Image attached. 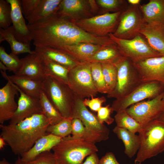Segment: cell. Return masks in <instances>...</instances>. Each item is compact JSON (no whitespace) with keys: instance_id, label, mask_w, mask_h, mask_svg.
Here are the masks:
<instances>
[{"instance_id":"obj_24","label":"cell","mask_w":164,"mask_h":164,"mask_svg":"<svg viewBox=\"0 0 164 164\" xmlns=\"http://www.w3.org/2000/svg\"><path fill=\"white\" fill-rule=\"evenodd\" d=\"M164 27L145 23L139 32L145 38L150 46L163 56H164Z\"/></svg>"},{"instance_id":"obj_10","label":"cell","mask_w":164,"mask_h":164,"mask_svg":"<svg viewBox=\"0 0 164 164\" xmlns=\"http://www.w3.org/2000/svg\"><path fill=\"white\" fill-rule=\"evenodd\" d=\"M108 36L117 44L123 56L133 62L163 56L154 50L140 34L129 39L117 38L112 33L109 34Z\"/></svg>"},{"instance_id":"obj_31","label":"cell","mask_w":164,"mask_h":164,"mask_svg":"<svg viewBox=\"0 0 164 164\" xmlns=\"http://www.w3.org/2000/svg\"><path fill=\"white\" fill-rule=\"evenodd\" d=\"M114 119L116 126L126 129L135 134L137 132L139 133L143 125L131 116L126 110L116 112L114 116Z\"/></svg>"},{"instance_id":"obj_23","label":"cell","mask_w":164,"mask_h":164,"mask_svg":"<svg viewBox=\"0 0 164 164\" xmlns=\"http://www.w3.org/2000/svg\"><path fill=\"white\" fill-rule=\"evenodd\" d=\"M102 46L99 45L82 43L70 45L63 46L57 49L63 50L80 62H87Z\"/></svg>"},{"instance_id":"obj_7","label":"cell","mask_w":164,"mask_h":164,"mask_svg":"<svg viewBox=\"0 0 164 164\" xmlns=\"http://www.w3.org/2000/svg\"><path fill=\"white\" fill-rule=\"evenodd\" d=\"M68 85L77 98L94 97L98 92L92 78L91 63L81 62L69 70Z\"/></svg>"},{"instance_id":"obj_38","label":"cell","mask_w":164,"mask_h":164,"mask_svg":"<svg viewBox=\"0 0 164 164\" xmlns=\"http://www.w3.org/2000/svg\"><path fill=\"white\" fill-rule=\"evenodd\" d=\"M14 164H57L53 153L47 151L39 154L30 161L22 159L19 156Z\"/></svg>"},{"instance_id":"obj_36","label":"cell","mask_w":164,"mask_h":164,"mask_svg":"<svg viewBox=\"0 0 164 164\" xmlns=\"http://www.w3.org/2000/svg\"><path fill=\"white\" fill-rule=\"evenodd\" d=\"M90 63L92 78L98 92L107 94L108 91L102 72L101 63L94 62Z\"/></svg>"},{"instance_id":"obj_17","label":"cell","mask_w":164,"mask_h":164,"mask_svg":"<svg viewBox=\"0 0 164 164\" xmlns=\"http://www.w3.org/2000/svg\"><path fill=\"white\" fill-rule=\"evenodd\" d=\"M6 1L10 4L11 7L12 26L15 38L22 43L30 44L32 39L22 15L20 0Z\"/></svg>"},{"instance_id":"obj_35","label":"cell","mask_w":164,"mask_h":164,"mask_svg":"<svg viewBox=\"0 0 164 164\" xmlns=\"http://www.w3.org/2000/svg\"><path fill=\"white\" fill-rule=\"evenodd\" d=\"M0 59L8 70L13 71L14 74L19 70L22 64L21 59L17 55L12 53L8 54L2 46L0 47Z\"/></svg>"},{"instance_id":"obj_9","label":"cell","mask_w":164,"mask_h":164,"mask_svg":"<svg viewBox=\"0 0 164 164\" xmlns=\"http://www.w3.org/2000/svg\"><path fill=\"white\" fill-rule=\"evenodd\" d=\"M164 91V85L156 81L142 82L126 96L115 99L111 106L113 111L125 110L132 105L147 99H152Z\"/></svg>"},{"instance_id":"obj_16","label":"cell","mask_w":164,"mask_h":164,"mask_svg":"<svg viewBox=\"0 0 164 164\" xmlns=\"http://www.w3.org/2000/svg\"><path fill=\"white\" fill-rule=\"evenodd\" d=\"M19 91L15 84L10 81L0 89V123L10 120L17 109L18 105L15 100Z\"/></svg>"},{"instance_id":"obj_42","label":"cell","mask_w":164,"mask_h":164,"mask_svg":"<svg viewBox=\"0 0 164 164\" xmlns=\"http://www.w3.org/2000/svg\"><path fill=\"white\" fill-rule=\"evenodd\" d=\"M106 101L104 96L91 98V99L85 98L83 100V103L86 106L89 107L92 110L97 112L102 107V104Z\"/></svg>"},{"instance_id":"obj_34","label":"cell","mask_w":164,"mask_h":164,"mask_svg":"<svg viewBox=\"0 0 164 164\" xmlns=\"http://www.w3.org/2000/svg\"><path fill=\"white\" fill-rule=\"evenodd\" d=\"M71 118H63L59 123L49 125L47 129V134H51L62 138L66 137L71 133L72 121Z\"/></svg>"},{"instance_id":"obj_2","label":"cell","mask_w":164,"mask_h":164,"mask_svg":"<svg viewBox=\"0 0 164 164\" xmlns=\"http://www.w3.org/2000/svg\"><path fill=\"white\" fill-rule=\"evenodd\" d=\"M51 125L43 114H33L15 125L0 124V136L5 140L12 152L21 155L29 151L37 140L46 134Z\"/></svg>"},{"instance_id":"obj_27","label":"cell","mask_w":164,"mask_h":164,"mask_svg":"<svg viewBox=\"0 0 164 164\" xmlns=\"http://www.w3.org/2000/svg\"><path fill=\"white\" fill-rule=\"evenodd\" d=\"M62 0H41L32 13L26 19L29 25L45 20L56 14Z\"/></svg>"},{"instance_id":"obj_29","label":"cell","mask_w":164,"mask_h":164,"mask_svg":"<svg viewBox=\"0 0 164 164\" xmlns=\"http://www.w3.org/2000/svg\"><path fill=\"white\" fill-rule=\"evenodd\" d=\"M6 40L9 44L12 53L18 54L28 53L32 54L34 51L31 49L30 44L22 43L15 38L12 26L5 29L0 28V43Z\"/></svg>"},{"instance_id":"obj_8","label":"cell","mask_w":164,"mask_h":164,"mask_svg":"<svg viewBox=\"0 0 164 164\" xmlns=\"http://www.w3.org/2000/svg\"><path fill=\"white\" fill-rule=\"evenodd\" d=\"M115 65L117 70L116 85L107 96L117 99L128 94L142 82L134 63L129 58L125 56Z\"/></svg>"},{"instance_id":"obj_22","label":"cell","mask_w":164,"mask_h":164,"mask_svg":"<svg viewBox=\"0 0 164 164\" xmlns=\"http://www.w3.org/2000/svg\"><path fill=\"white\" fill-rule=\"evenodd\" d=\"M62 138L51 134H47L39 138L28 151L22 154L21 158L25 161L33 159L39 154L50 151Z\"/></svg>"},{"instance_id":"obj_4","label":"cell","mask_w":164,"mask_h":164,"mask_svg":"<svg viewBox=\"0 0 164 164\" xmlns=\"http://www.w3.org/2000/svg\"><path fill=\"white\" fill-rule=\"evenodd\" d=\"M138 136L140 144L135 164H141L164 151V122L156 119L143 125Z\"/></svg>"},{"instance_id":"obj_43","label":"cell","mask_w":164,"mask_h":164,"mask_svg":"<svg viewBox=\"0 0 164 164\" xmlns=\"http://www.w3.org/2000/svg\"><path fill=\"white\" fill-rule=\"evenodd\" d=\"M72 136L77 138H83L85 132L84 126L79 119L73 118L72 121Z\"/></svg>"},{"instance_id":"obj_14","label":"cell","mask_w":164,"mask_h":164,"mask_svg":"<svg viewBox=\"0 0 164 164\" xmlns=\"http://www.w3.org/2000/svg\"><path fill=\"white\" fill-rule=\"evenodd\" d=\"M134 63L141 82L156 81L164 85V56Z\"/></svg>"},{"instance_id":"obj_18","label":"cell","mask_w":164,"mask_h":164,"mask_svg":"<svg viewBox=\"0 0 164 164\" xmlns=\"http://www.w3.org/2000/svg\"><path fill=\"white\" fill-rule=\"evenodd\" d=\"M22 64L15 75L33 80L42 81L46 75L40 57L35 52L21 59Z\"/></svg>"},{"instance_id":"obj_20","label":"cell","mask_w":164,"mask_h":164,"mask_svg":"<svg viewBox=\"0 0 164 164\" xmlns=\"http://www.w3.org/2000/svg\"><path fill=\"white\" fill-rule=\"evenodd\" d=\"M138 6L145 23L164 26V0H150Z\"/></svg>"},{"instance_id":"obj_33","label":"cell","mask_w":164,"mask_h":164,"mask_svg":"<svg viewBox=\"0 0 164 164\" xmlns=\"http://www.w3.org/2000/svg\"><path fill=\"white\" fill-rule=\"evenodd\" d=\"M101 64L108 94L111 93L116 87L117 79V70L114 65L108 63H101Z\"/></svg>"},{"instance_id":"obj_25","label":"cell","mask_w":164,"mask_h":164,"mask_svg":"<svg viewBox=\"0 0 164 164\" xmlns=\"http://www.w3.org/2000/svg\"><path fill=\"white\" fill-rule=\"evenodd\" d=\"M125 57L114 42L102 46L89 60L87 63L98 62L115 65Z\"/></svg>"},{"instance_id":"obj_53","label":"cell","mask_w":164,"mask_h":164,"mask_svg":"<svg viewBox=\"0 0 164 164\" xmlns=\"http://www.w3.org/2000/svg\"></svg>"},{"instance_id":"obj_50","label":"cell","mask_w":164,"mask_h":164,"mask_svg":"<svg viewBox=\"0 0 164 164\" xmlns=\"http://www.w3.org/2000/svg\"><path fill=\"white\" fill-rule=\"evenodd\" d=\"M157 119L164 122V112L160 115Z\"/></svg>"},{"instance_id":"obj_21","label":"cell","mask_w":164,"mask_h":164,"mask_svg":"<svg viewBox=\"0 0 164 164\" xmlns=\"http://www.w3.org/2000/svg\"><path fill=\"white\" fill-rule=\"evenodd\" d=\"M34 51L39 56L59 63L69 70L81 63L58 49L49 46L35 47Z\"/></svg>"},{"instance_id":"obj_41","label":"cell","mask_w":164,"mask_h":164,"mask_svg":"<svg viewBox=\"0 0 164 164\" xmlns=\"http://www.w3.org/2000/svg\"><path fill=\"white\" fill-rule=\"evenodd\" d=\"M41 0H20L22 14L26 19L37 7Z\"/></svg>"},{"instance_id":"obj_52","label":"cell","mask_w":164,"mask_h":164,"mask_svg":"<svg viewBox=\"0 0 164 164\" xmlns=\"http://www.w3.org/2000/svg\"></svg>"},{"instance_id":"obj_11","label":"cell","mask_w":164,"mask_h":164,"mask_svg":"<svg viewBox=\"0 0 164 164\" xmlns=\"http://www.w3.org/2000/svg\"><path fill=\"white\" fill-rule=\"evenodd\" d=\"M122 12L105 13L91 17L71 20L87 32L98 36H106L113 33L116 30Z\"/></svg>"},{"instance_id":"obj_39","label":"cell","mask_w":164,"mask_h":164,"mask_svg":"<svg viewBox=\"0 0 164 164\" xmlns=\"http://www.w3.org/2000/svg\"><path fill=\"white\" fill-rule=\"evenodd\" d=\"M12 9L10 5L6 1L0 0V28L5 29L12 23Z\"/></svg>"},{"instance_id":"obj_6","label":"cell","mask_w":164,"mask_h":164,"mask_svg":"<svg viewBox=\"0 0 164 164\" xmlns=\"http://www.w3.org/2000/svg\"><path fill=\"white\" fill-rule=\"evenodd\" d=\"M83 100L76 98L71 117L78 118L82 122L85 129L83 138L94 144L107 140L109 138V129L89 111L84 104Z\"/></svg>"},{"instance_id":"obj_1","label":"cell","mask_w":164,"mask_h":164,"mask_svg":"<svg viewBox=\"0 0 164 164\" xmlns=\"http://www.w3.org/2000/svg\"><path fill=\"white\" fill-rule=\"evenodd\" d=\"M27 26L35 47L57 48L82 43L103 46L114 42L108 36H100L89 33L77 26L70 19L56 14Z\"/></svg>"},{"instance_id":"obj_48","label":"cell","mask_w":164,"mask_h":164,"mask_svg":"<svg viewBox=\"0 0 164 164\" xmlns=\"http://www.w3.org/2000/svg\"><path fill=\"white\" fill-rule=\"evenodd\" d=\"M0 68L1 70L4 72H6V71L8 70L6 66L1 61L0 62Z\"/></svg>"},{"instance_id":"obj_3","label":"cell","mask_w":164,"mask_h":164,"mask_svg":"<svg viewBox=\"0 0 164 164\" xmlns=\"http://www.w3.org/2000/svg\"><path fill=\"white\" fill-rule=\"evenodd\" d=\"M57 164H82L87 156L98 151L95 144L68 135L52 149Z\"/></svg>"},{"instance_id":"obj_47","label":"cell","mask_w":164,"mask_h":164,"mask_svg":"<svg viewBox=\"0 0 164 164\" xmlns=\"http://www.w3.org/2000/svg\"><path fill=\"white\" fill-rule=\"evenodd\" d=\"M6 142L3 138L0 136V149L2 150L4 147Z\"/></svg>"},{"instance_id":"obj_28","label":"cell","mask_w":164,"mask_h":164,"mask_svg":"<svg viewBox=\"0 0 164 164\" xmlns=\"http://www.w3.org/2000/svg\"><path fill=\"white\" fill-rule=\"evenodd\" d=\"M113 132L123 142L125 154L129 158H132L138 152L140 146L138 135L116 126L113 129Z\"/></svg>"},{"instance_id":"obj_32","label":"cell","mask_w":164,"mask_h":164,"mask_svg":"<svg viewBox=\"0 0 164 164\" xmlns=\"http://www.w3.org/2000/svg\"><path fill=\"white\" fill-rule=\"evenodd\" d=\"M39 99L43 114L49 120L51 125L57 124L63 119V118L48 99L42 90Z\"/></svg>"},{"instance_id":"obj_37","label":"cell","mask_w":164,"mask_h":164,"mask_svg":"<svg viewBox=\"0 0 164 164\" xmlns=\"http://www.w3.org/2000/svg\"><path fill=\"white\" fill-rule=\"evenodd\" d=\"M96 2L106 13L112 11L114 12H122L129 5L127 1L123 0H97Z\"/></svg>"},{"instance_id":"obj_46","label":"cell","mask_w":164,"mask_h":164,"mask_svg":"<svg viewBox=\"0 0 164 164\" xmlns=\"http://www.w3.org/2000/svg\"><path fill=\"white\" fill-rule=\"evenodd\" d=\"M129 4L132 5H139L141 2L140 0H128L127 1Z\"/></svg>"},{"instance_id":"obj_19","label":"cell","mask_w":164,"mask_h":164,"mask_svg":"<svg viewBox=\"0 0 164 164\" xmlns=\"http://www.w3.org/2000/svg\"><path fill=\"white\" fill-rule=\"evenodd\" d=\"M90 9L89 0H62L56 14L61 17L76 20L88 15Z\"/></svg>"},{"instance_id":"obj_44","label":"cell","mask_w":164,"mask_h":164,"mask_svg":"<svg viewBox=\"0 0 164 164\" xmlns=\"http://www.w3.org/2000/svg\"><path fill=\"white\" fill-rule=\"evenodd\" d=\"M99 164H120L114 154L111 152H107L100 160Z\"/></svg>"},{"instance_id":"obj_49","label":"cell","mask_w":164,"mask_h":164,"mask_svg":"<svg viewBox=\"0 0 164 164\" xmlns=\"http://www.w3.org/2000/svg\"><path fill=\"white\" fill-rule=\"evenodd\" d=\"M0 164H11L6 159L3 158L0 161Z\"/></svg>"},{"instance_id":"obj_45","label":"cell","mask_w":164,"mask_h":164,"mask_svg":"<svg viewBox=\"0 0 164 164\" xmlns=\"http://www.w3.org/2000/svg\"><path fill=\"white\" fill-rule=\"evenodd\" d=\"M99 160L96 152H94L88 155L82 164H99Z\"/></svg>"},{"instance_id":"obj_12","label":"cell","mask_w":164,"mask_h":164,"mask_svg":"<svg viewBox=\"0 0 164 164\" xmlns=\"http://www.w3.org/2000/svg\"><path fill=\"white\" fill-rule=\"evenodd\" d=\"M139 5H128L120 16L118 26L112 33L115 37L121 39H132L140 34L145 24Z\"/></svg>"},{"instance_id":"obj_30","label":"cell","mask_w":164,"mask_h":164,"mask_svg":"<svg viewBox=\"0 0 164 164\" xmlns=\"http://www.w3.org/2000/svg\"><path fill=\"white\" fill-rule=\"evenodd\" d=\"M39 56L46 76H51L68 85L69 69L51 60Z\"/></svg>"},{"instance_id":"obj_26","label":"cell","mask_w":164,"mask_h":164,"mask_svg":"<svg viewBox=\"0 0 164 164\" xmlns=\"http://www.w3.org/2000/svg\"><path fill=\"white\" fill-rule=\"evenodd\" d=\"M1 70L2 75L7 81H10L17 86L27 95L39 99L42 91V81L33 80L15 75L8 76L6 72Z\"/></svg>"},{"instance_id":"obj_40","label":"cell","mask_w":164,"mask_h":164,"mask_svg":"<svg viewBox=\"0 0 164 164\" xmlns=\"http://www.w3.org/2000/svg\"><path fill=\"white\" fill-rule=\"evenodd\" d=\"M97 112V117L100 122L102 124L105 122L109 125L112 124L114 121V118L111 116V114L113 111L109 104L101 107Z\"/></svg>"},{"instance_id":"obj_51","label":"cell","mask_w":164,"mask_h":164,"mask_svg":"<svg viewBox=\"0 0 164 164\" xmlns=\"http://www.w3.org/2000/svg\"><path fill=\"white\" fill-rule=\"evenodd\" d=\"M163 100H164V91H163Z\"/></svg>"},{"instance_id":"obj_13","label":"cell","mask_w":164,"mask_h":164,"mask_svg":"<svg viewBox=\"0 0 164 164\" xmlns=\"http://www.w3.org/2000/svg\"><path fill=\"white\" fill-rule=\"evenodd\" d=\"M163 94V92L154 98L133 104L125 110L137 121L145 125L157 119L164 112Z\"/></svg>"},{"instance_id":"obj_5","label":"cell","mask_w":164,"mask_h":164,"mask_svg":"<svg viewBox=\"0 0 164 164\" xmlns=\"http://www.w3.org/2000/svg\"><path fill=\"white\" fill-rule=\"evenodd\" d=\"M42 90L63 118L71 117L77 97L68 84L46 76L42 82Z\"/></svg>"},{"instance_id":"obj_15","label":"cell","mask_w":164,"mask_h":164,"mask_svg":"<svg viewBox=\"0 0 164 164\" xmlns=\"http://www.w3.org/2000/svg\"><path fill=\"white\" fill-rule=\"evenodd\" d=\"M15 85L20 95L17 109L10 120V125L16 124L33 114H43L39 99L27 95Z\"/></svg>"}]
</instances>
